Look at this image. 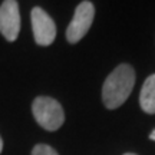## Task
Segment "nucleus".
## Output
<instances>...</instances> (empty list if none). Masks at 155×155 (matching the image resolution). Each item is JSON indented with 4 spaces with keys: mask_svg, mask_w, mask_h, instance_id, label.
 Instances as JSON below:
<instances>
[{
    "mask_svg": "<svg viewBox=\"0 0 155 155\" xmlns=\"http://www.w3.org/2000/svg\"><path fill=\"white\" fill-rule=\"evenodd\" d=\"M135 85V71L132 66L122 63L106 78L102 88V101L108 109H116L129 98Z\"/></svg>",
    "mask_w": 155,
    "mask_h": 155,
    "instance_id": "obj_1",
    "label": "nucleus"
},
{
    "mask_svg": "<svg viewBox=\"0 0 155 155\" xmlns=\"http://www.w3.org/2000/svg\"><path fill=\"white\" fill-rule=\"evenodd\" d=\"M32 112L36 122L46 131H56L65 122L62 105L50 96H38L32 104Z\"/></svg>",
    "mask_w": 155,
    "mask_h": 155,
    "instance_id": "obj_2",
    "label": "nucleus"
},
{
    "mask_svg": "<svg viewBox=\"0 0 155 155\" xmlns=\"http://www.w3.org/2000/svg\"><path fill=\"white\" fill-rule=\"evenodd\" d=\"M95 17V7L91 2H82L76 7L72 22L66 29V39L69 43H78L88 33Z\"/></svg>",
    "mask_w": 155,
    "mask_h": 155,
    "instance_id": "obj_3",
    "label": "nucleus"
},
{
    "mask_svg": "<svg viewBox=\"0 0 155 155\" xmlns=\"http://www.w3.org/2000/svg\"><path fill=\"white\" fill-rule=\"evenodd\" d=\"M30 19H32L35 42L39 46H49L50 43H53L56 38V26L53 19L42 7H33Z\"/></svg>",
    "mask_w": 155,
    "mask_h": 155,
    "instance_id": "obj_4",
    "label": "nucleus"
},
{
    "mask_svg": "<svg viewBox=\"0 0 155 155\" xmlns=\"http://www.w3.org/2000/svg\"><path fill=\"white\" fill-rule=\"evenodd\" d=\"M20 32V12L16 0H5L0 6V33L15 42Z\"/></svg>",
    "mask_w": 155,
    "mask_h": 155,
    "instance_id": "obj_5",
    "label": "nucleus"
},
{
    "mask_svg": "<svg viewBox=\"0 0 155 155\" xmlns=\"http://www.w3.org/2000/svg\"><path fill=\"white\" fill-rule=\"evenodd\" d=\"M139 105L147 114H155V73L147 78L139 94Z\"/></svg>",
    "mask_w": 155,
    "mask_h": 155,
    "instance_id": "obj_6",
    "label": "nucleus"
},
{
    "mask_svg": "<svg viewBox=\"0 0 155 155\" xmlns=\"http://www.w3.org/2000/svg\"><path fill=\"white\" fill-rule=\"evenodd\" d=\"M32 155H59L52 147L46 144H38L32 150Z\"/></svg>",
    "mask_w": 155,
    "mask_h": 155,
    "instance_id": "obj_7",
    "label": "nucleus"
},
{
    "mask_svg": "<svg viewBox=\"0 0 155 155\" xmlns=\"http://www.w3.org/2000/svg\"><path fill=\"white\" fill-rule=\"evenodd\" d=\"M150 138L152 139V141H155V129L154 131H152V132H151V135H150Z\"/></svg>",
    "mask_w": 155,
    "mask_h": 155,
    "instance_id": "obj_8",
    "label": "nucleus"
},
{
    "mask_svg": "<svg viewBox=\"0 0 155 155\" xmlns=\"http://www.w3.org/2000/svg\"><path fill=\"white\" fill-rule=\"evenodd\" d=\"M3 151V139H2V137H0V152Z\"/></svg>",
    "mask_w": 155,
    "mask_h": 155,
    "instance_id": "obj_9",
    "label": "nucleus"
},
{
    "mask_svg": "<svg viewBox=\"0 0 155 155\" xmlns=\"http://www.w3.org/2000/svg\"><path fill=\"white\" fill-rule=\"evenodd\" d=\"M124 155H137V154H132V152H128V154H124Z\"/></svg>",
    "mask_w": 155,
    "mask_h": 155,
    "instance_id": "obj_10",
    "label": "nucleus"
}]
</instances>
